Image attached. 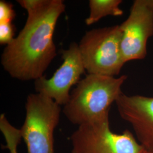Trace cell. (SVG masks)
Returning <instances> with one entry per match:
<instances>
[{
  "label": "cell",
  "mask_w": 153,
  "mask_h": 153,
  "mask_svg": "<svg viewBox=\"0 0 153 153\" xmlns=\"http://www.w3.org/2000/svg\"><path fill=\"white\" fill-rule=\"evenodd\" d=\"M27 11L22 30L6 46L1 56L4 69L11 77L36 80L57 56L53 34L57 21L65 10L62 0H18Z\"/></svg>",
  "instance_id": "obj_1"
},
{
  "label": "cell",
  "mask_w": 153,
  "mask_h": 153,
  "mask_svg": "<svg viewBox=\"0 0 153 153\" xmlns=\"http://www.w3.org/2000/svg\"><path fill=\"white\" fill-rule=\"evenodd\" d=\"M126 79V75L116 78L88 74L71 91L64 105V114L78 126L109 115L111 105L123 93L121 87Z\"/></svg>",
  "instance_id": "obj_2"
},
{
  "label": "cell",
  "mask_w": 153,
  "mask_h": 153,
  "mask_svg": "<svg viewBox=\"0 0 153 153\" xmlns=\"http://www.w3.org/2000/svg\"><path fill=\"white\" fill-rule=\"evenodd\" d=\"M120 25L94 28L82 37L78 47L88 74L115 76L126 64L121 49Z\"/></svg>",
  "instance_id": "obj_3"
},
{
  "label": "cell",
  "mask_w": 153,
  "mask_h": 153,
  "mask_svg": "<svg viewBox=\"0 0 153 153\" xmlns=\"http://www.w3.org/2000/svg\"><path fill=\"white\" fill-rule=\"evenodd\" d=\"M21 135L27 153H55L54 131L60 117V105L39 93L31 94L25 105Z\"/></svg>",
  "instance_id": "obj_4"
},
{
  "label": "cell",
  "mask_w": 153,
  "mask_h": 153,
  "mask_svg": "<svg viewBox=\"0 0 153 153\" xmlns=\"http://www.w3.org/2000/svg\"><path fill=\"white\" fill-rule=\"evenodd\" d=\"M71 141V153H142L145 150L128 130L121 134L111 131L109 115L78 126Z\"/></svg>",
  "instance_id": "obj_5"
},
{
  "label": "cell",
  "mask_w": 153,
  "mask_h": 153,
  "mask_svg": "<svg viewBox=\"0 0 153 153\" xmlns=\"http://www.w3.org/2000/svg\"><path fill=\"white\" fill-rule=\"evenodd\" d=\"M120 28L125 63L145 59L148 40L153 36V0H135L129 16Z\"/></svg>",
  "instance_id": "obj_6"
},
{
  "label": "cell",
  "mask_w": 153,
  "mask_h": 153,
  "mask_svg": "<svg viewBox=\"0 0 153 153\" xmlns=\"http://www.w3.org/2000/svg\"><path fill=\"white\" fill-rule=\"evenodd\" d=\"M63 62L51 78L43 76L35 81L37 93L53 99L56 103L65 105L69 101L71 87L79 82L85 72L78 44L71 43L68 49L61 51Z\"/></svg>",
  "instance_id": "obj_7"
},
{
  "label": "cell",
  "mask_w": 153,
  "mask_h": 153,
  "mask_svg": "<svg viewBox=\"0 0 153 153\" xmlns=\"http://www.w3.org/2000/svg\"><path fill=\"white\" fill-rule=\"evenodd\" d=\"M115 103L121 117L131 125L139 143L145 150L153 152V97L122 93Z\"/></svg>",
  "instance_id": "obj_8"
},
{
  "label": "cell",
  "mask_w": 153,
  "mask_h": 153,
  "mask_svg": "<svg viewBox=\"0 0 153 153\" xmlns=\"http://www.w3.org/2000/svg\"><path fill=\"white\" fill-rule=\"evenodd\" d=\"M121 0H90L88 2L90 14L85 20L88 26H90L107 16H121L123 10L120 7Z\"/></svg>",
  "instance_id": "obj_9"
},
{
  "label": "cell",
  "mask_w": 153,
  "mask_h": 153,
  "mask_svg": "<svg viewBox=\"0 0 153 153\" xmlns=\"http://www.w3.org/2000/svg\"><path fill=\"white\" fill-rule=\"evenodd\" d=\"M0 130L2 133L5 140V146L10 153H18L17 148L22 139L21 129H17L11 125L4 114L0 116Z\"/></svg>",
  "instance_id": "obj_10"
},
{
  "label": "cell",
  "mask_w": 153,
  "mask_h": 153,
  "mask_svg": "<svg viewBox=\"0 0 153 153\" xmlns=\"http://www.w3.org/2000/svg\"><path fill=\"white\" fill-rule=\"evenodd\" d=\"M15 27L12 23H0V44L10 43L14 39Z\"/></svg>",
  "instance_id": "obj_11"
},
{
  "label": "cell",
  "mask_w": 153,
  "mask_h": 153,
  "mask_svg": "<svg viewBox=\"0 0 153 153\" xmlns=\"http://www.w3.org/2000/svg\"><path fill=\"white\" fill-rule=\"evenodd\" d=\"M10 2L0 1V23H11L16 16V13Z\"/></svg>",
  "instance_id": "obj_12"
},
{
  "label": "cell",
  "mask_w": 153,
  "mask_h": 153,
  "mask_svg": "<svg viewBox=\"0 0 153 153\" xmlns=\"http://www.w3.org/2000/svg\"><path fill=\"white\" fill-rule=\"evenodd\" d=\"M142 153H153V152H148V151H146V150H144L143 151V152Z\"/></svg>",
  "instance_id": "obj_13"
}]
</instances>
